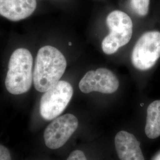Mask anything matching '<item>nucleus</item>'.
<instances>
[{
    "label": "nucleus",
    "instance_id": "nucleus-9",
    "mask_svg": "<svg viewBox=\"0 0 160 160\" xmlns=\"http://www.w3.org/2000/svg\"><path fill=\"white\" fill-rule=\"evenodd\" d=\"M114 144L120 160H145L140 143L132 133L119 132L114 138Z\"/></svg>",
    "mask_w": 160,
    "mask_h": 160
},
{
    "label": "nucleus",
    "instance_id": "nucleus-6",
    "mask_svg": "<svg viewBox=\"0 0 160 160\" xmlns=\"http://www.w3.org/2000/svg\"><path fill=\"white\" fill-rule=\"evenodd\" d=\"M78 126V119L73 114L68 113L54 119L44 132L46 147L52 149L61 148L68 141Z\"/></svg>",
    "mask_w": 160,
    "mask_h": 160
},
{
    "label": "nucleus",
    "instance_id": "nucleus-13",
    "mask_svg": "<svg viewBox=\"0 0 160 160\" xmlns=\"http://www.w3.org/2000/svg\"><path fill=\"white\" fill-rule=\"evenodd\" d=\"M0 160H12L9 150L2 145H0Z\"/></svg>",
    "mask_w": 160,
    "mask_h": 160
},
{
    "label": "nucleus",
    "instance_id": "nucleus-7",
    "mask_svg": "<svg viewBox=\"0 0 160 160\" xmlns=\"http://www.w3.org/2000/svg\"><path fill=\"white\" fill-rule=\"evenodd\" d=\"M119 80L108 69L98 68L90 71L80 81L79 88L84 93L97 92L112 94L118 89Z\"/></svg>",
    "mask_w": 160,
    "mask_h": 160
},
{
    "label": "nucleus",
    "instance_id": "nucleus-1",
    "mask_svg": "<svg viewBox=\"0 0 160 160\" xmlns=\"http://www.w3.org/2000/svg\"><path fill=\"white\" fill-rule=\"evenodd\" d=\"M67 68L63 54L52 46L41 48L38 52L33 81L36 90L45 92L55 86L62 77Z\"/></svg>",
    "mask_w": 160,
    "mask_h": 160
},
{
    "label": "nucleus",
    "instance_id": "nucleus-2",
    "mask_svg": "<svg viewBox=\"0 0 160 160\" xmlns=\"http://www.w3.org/2000/svg\"><path fill=\"white\" fill-rule=\"evenodd\" d=\"M33 58L29 50L17 49L10 57L5 85L7 91L14 95L28 92L33 81Z\"/></svg>",
    "mask_w": 160,
    "mask_h": 160
},
{
    "label": "nucleus",
    "instance_id": "nucleus-11",
    "mask_svg": "<svg viewBox=\"0 0 160 160\" xmlns=\"http://www.w3.org/2000/svg\"><path fill=\"white\" fill-rule=\"evenodd\" d=\"M150 0H131V6L133 12L140 16H145L149 10Z\"/></svg>",
    "mask_w": 160,
    "mask_h": 160
},
{
    "label": "nucleus",
    "instance_id": "nucleus-5",
    "mask_svg": "<svg viewBox=\"0 0 160 160\" xmlns=\"http://www.w3.org/2000/svg\"><path fill=\"white\" fill-rule=\"evenodd\" d=\"M160 58V32L143 33L132 51L131 61L133 67L141 71L148 70L154 66Z\"/></svg>",
    "mask_w": 160,
    "mask_h": 160
},
{
    "label": "nucleus",
    "instance_id": "nucleus-3",
    "mask_svg": "<svg viewBox=\"0 0 160 160\" xmlns=\"http://www.w3.org/2000/svg\"><path fill=\"white\" fill-rule=\"evenodd\" d=\"M106 24L110 33L104 38L102 48L106 54L112 55L129 42L133 33V23L126 13L115 10L108 16Z\"/></svg>",
    "mask_w": 160,
    "mask_h": 160
},
{
    "label": "nucleus",
    "instance_id": "nucleus-10",
    "mask_svg": "<svg viewBox=\"0 0 160 160\" xmlns=\"http://www.w3.org/2000/svg\"><path fill=\"white\" fill-rule=\"evenodd\" d=\"M145 132L150 139H155L160 136V100L153 102L147 108Z\"/></svg>",
    "mask_w": 160,
    "mask_h": 160
},
{
    "label": "nucleus",
    "instance_id": "nucleus-4",
    "mask_svg": "<svg viewBox=\"0 0 160 160\" xmlns=\"http://www.w3.org/2000/svg\"><path fill=\"white\" fill-rule=\"evenodd\" d=\"M73 95V88L68 82L59 81L41 98L40 113L46 120L57 118L66 109Z\"/></svg>",
    "mask_w": 160,
    "mask_h": 160
},
{
    "label": "nucleus",
    "instance_id": "nucleus-12",
    "mask_svg": "<svg viewBox=\"0 0 160 160\" xmlns=\"http://www.w3.org/2000/svg\"><path fill=\"white\" fill-rule=\"evenodd\" d=\"M67 160H87L84 153L80 150H75L69 155Z\"/></svg>",
    "mask_w": 160,
    "mask_h": 160
},
{
    "label": "nucleus",
    "instance_id": "nucleus-15",
    "mask_svg": "<svg viewBox=\"0 0 160 160\" xmlns=\"http://www.w3.org/2000/svg\"><path fill=\"white\" fill-rule=\"evenodd\" d=\"M69 46H71V42H69Z\"/></svg>",
    "mask_w": 160,
    "mask_h": 160
},
{
    "label": "nucleus",
    "instance_id": "nucleus-14",
    "mask_svg": "<svg viewBox=\"0 0 160 160\" xmlns=\"http://www.w3.org/2000/svg\"><path fill=\"white\" fill-rule=\"evenodd\" d=\"M154 160H160V153L155 157Z\"/></svg>",
    "mask_w": 160,
    "mask_h": 160
},
{
    "label": "nucleus",
    "instance_id": "nucleus-8",
    "mask_svg": "<svg viewBox=\"0 0 160 160\" xmlns=\"http://www.w3.org/2000/svg\"><path fill=\"white\" fill-rule=\"evenodd\" d=\"M36 6V0H0V15L11 21H19L30 16Z\"/></svg>",
    "mask_w": 160,
    "mask_h": 160
}]
</instances>
